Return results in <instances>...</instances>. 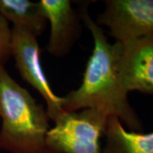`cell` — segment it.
I'll list each match as a JSON object with an SVG mask.
<instances>
[{"mask_svg":"<svg viewBox=\"0 0 153 153\" xmlns=\"http://www.w3.org/2000/svg\"><path fill=\"white\" fill-rule=\"evenodd\" d=\"M11 55L22 78L37 90L46 103L50 121L63 112L62 97L53 91L41 62L38 38L21 28H11Z\"/></svg>","mask_w":153,"mask_h":153,"instance_id":"obj_4","label":"cell"},{"mask_svg":"<svg viewBox=\"0 0 153 153\" xmlns=\"http://www.w3.org/2000/svg\"><path fill=\"white\" fill-rule=\"evenodd\" d=\"M108 117L95 109L63 111L47 134V152L103 153L100 140Z\"/></svg>","mask_w":153,"mask_h":153,"instance_id":"obj_3","label":"cell"},{"mask_svg":"<svg viewBox=\"0 0 153 153\" xmlns=\"http://www.w3.org/2000/svg\"><path fill=\"white\" fill-rule=\"evenodd\" d=\"M80 13L93 37L94 49L80 86L62 97L63 111L98 110L117 117L130 131L141 132L142 121L129 103L119 78L117 63L121 44L109 43L104 30L88 15V6L82 8Z\"/></svg>","mask_w":153,"mask_h":153,"instance_id":"obj_1","label":"cell"},{"mask_svg":"<svg viewBox=\"0 0 153 153\" xmlns=\"http://www.w3.org/2000/svg\"><path fill=\"white\" fill-rule=\"evenodd\" d=\"M50 26L46 49L60 58L71 51L82 33V16L69 0L38 1Z\"/></svg>","mask_w":153,"mask_h":153,"instance_id":"obj_7","label":"cell"},{"mask_svg":"<svg viewBox=\"0 0 153 153\" xmlns=\"http://www.w3.org/2000/svg\"><path fill=\"white\" fill-rule=\"evenodd\" d=\"M96 23L120 44L153 36V0H106Z\"/></svg>","mask_w":153,"mask_h":153,"instance_id":"obj_5","label":"cell"},{"mask_svg":"<svg viewBox=\"0 0 153 153\" xmlns=\"http://www.w3.org/2000/svg\"><path fill=\"white\" fill-rule=\"evenodd\" d=\"M119 78L128 94H153V36L121 44L117 63Z\"/></svg>","mask_w":153,"mask_h":153,"instance_id":"obj_6","label":"cell"},{"mask_svg":"<svg viewBox=\"0 0 153 153\" xmlns=\"http://www.w3.org/2000/svg\"><path fill=\"white\" fill-rule=\"evenodd\" d=\"M11 55V28L0 14V66H4Z\"/></svg>","mask_w":153,"mask_h":153,"instance_id":"obj_10","label":"cell"},{"mask_svg":"<svg viewBox=\"0 0 153 153\" xmlns=\"http://www.w3.org/2000/svg\"><path fill=\"white\" fill-rule=\"evenodd\" d=\"M103 153H153V132L128 131L116 117L107 119Z\"/></svg>","mask_w":153,"mask_h":153,"instance_id":"obj_8","label":"cell"},{"mask_svg":"<svg viewBox=\"0 0 153 153\" xmlns=\"http://www.w3.org/2000/svg\"><path fill=\"white\" fill-rule=\"evenodd\" d=\"M0 14L14 27L38 38L45 32L48 21L39 2L31 0H0Z\"/></svg>","mask_w":153,"mask_h":153,"instance_id":"obj_9","label":"cell"},{"mask_svg":"<svg viewBox=\"0 0 153 153\" xmlns=\"http://www.w3.org/2000/svg\"><path fill=\"white\" fill-rule=\"evenodd\" d=\"M0 150L9 153H48L49 117L27 88L0 66Z\"/></svg>","mask_w":153,"mask_h":153,"instance_id":"obj_2","label":"cell"}]
</instances>
